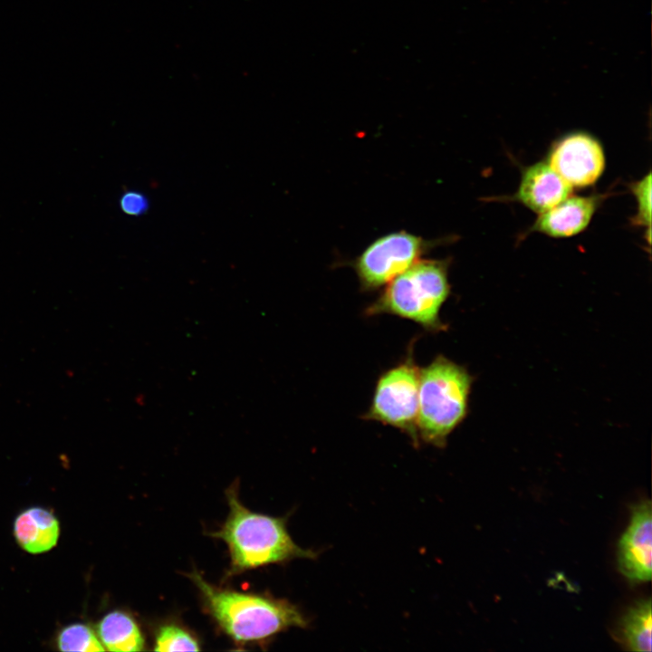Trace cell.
Masks as SVG:
<instances>
[{
  "mask_svg": "<svg viewBox=\"0 0 652 652\" xmlns=\"http://www.w3.org/2000/svg\"><path fill=\"white\" fill-rule=\"evenodd\" d=\"M187 577L197 588L206 612L237 644L263 643L291 628H303L309 624L288 600L221 588L206 581L197 570Z\"/></svg>",
  "mask_w": 652,
  "mask_h": 652,
  "instance_id": "6da1fadb",
  "label": "cell"
},
{
  "mask_svg": "<svg viewBox=\"0 0 652 652\" xmlns=\"http://www.w3.org/2000/svg\"><path fill=\"white\" fill-rule=\"evenodd\" d=\"M229 507L222 526L210 533L227 546V576L293 559H315L312 550L297 545L288 532L286 517L252 512L240 501L237 483L225 491Z\"/></svg>",
  "mask_w": 652,
  "mask_h": 652,
  "instance_id": "7a4b0ae2",
  "label": "cell"
},
{
  "mask_svg": "<svg viewBox=\"0 0 652 652\" xmlns=\"http://www.w3.org/2000/svg\"><path fill=\"white\" fill-rule=\"evenodd\" d=\"M474 377L443 355L419 369L418 439L443 447L465 419Z\"/></svg>",
  "mask_w": 652,
  "mask_h": 652,
  "instance_id": "3957f363",
  "label": "cell"
},
{
  "mask_svg": "<svg viewBox=\"0 0 652 652\" xmlns=\"http://www.w3.org/2000/svg\"><path fill=\"white\" fill-rule=\"evenodd\" d=\"M450 291L448 261L420 259L388 283L365 313L396 315L428 331H442L447 326L441 321L440 311Z\"/></svg>",
  "mask_w": 652,
  "mask_h": 652,
  "instance_id": "277c9868",
  "label": "cell"
},
{
  "mask_svg": "<svg viewBox=\"0 0 652 652\" xmlns=\"http://www.w3.org/2000/svg\"><path fill=\"white\" fill-rule=\"evenodd\" d=\"M418 388L419 368L410 354L379 377L370 406L362 417L399 429L417 446Z\"/></svg>",
  "mask_w": 652,
  "mask_h": 652,
  "instance_id": "5b68a950",
  "label": "cell"
},
{
  "mask_svg": "<svg viewBox=\"0 0 652 652\" xmlns=\"http://www.w3.org/2000/svg\"><path fill=\"white\" fill-rule=\"evenodd\" d=\"M433 246L432 242L405 230L376 238L353 263L360 288L374 291L385 286Z\"/></svg>",
  "mask_w": 652,
  "mask_h": 652,
  "instance_id": "8992f818",
  "label": "cell"
},
{
  "mask_svg": "<svg viewBox=\"0 0 652 652\" xmlns=\"http://www.w3.org/2000/svg\"><path fill=\"white\" fill-rule=\"evenodd\" d=\"M573 187L594 184L605 167V156L598 140L585 133H574L553 148L548 163Z\"/></svg>",
  "mask_w": 652,
  "mask_h": 652,
  "instance_id": "52a82bcc",
  "label": "cell"
},
{
  "mask_svg": "<svg viewBox=\"0 0 652 652\" xmlns=\"http://www.w3.org/2000/svg\"><path fill=\"white\" fill-rule=\"evenodd\" d=\"M618 567L633 582L651 580L652 513L649 501L633 507L630 523L618 544Z\"/></svg>",
  "mask_w": 652,
  "mask_h": 652,
  "instance_id": "ba28073f",
  "label": "cell"
},
{
  "mask_svg": "<svg viewBox=\"0 0 652 652\" xmlns=\"http://www.w3.org/2000/svg\"><path fill=\"white\" fill-rule=\"evenodd\" d=\"M572 187L545 162L528 167L523 173L515 198L539 215L570 196Z\"/></svg>",
  "mask_w": 652,
  "mask_h": 652,
  "instance_id": "9c48e42d",
  "label": "cell"
},
{
  "mask_svg": "<svg viewBox=\"0 0 652 652\" xmlns=\"http://www.w3.org/2000/svg\"><path fill=\"white\" fill-rule=\"evenodd\" d=\"M599 203L596 196H569L552 208L540 214L532 230L552 237L575 235L588 226Z\"/></svg>",
  "mask_w": 652,
  "mask_h": 652,
  "instance_id": "30bf717a",
  "label": "cell"
},
{
  "mask_svg": "<svg viewBox=\"0 0 652 652\" xmlns=\"http://www.w3.org/2000/svg\"><path fill=\"white\" fill-rule=\"evenodd\" d=\"M13 532L15 542L24 551L40 554L51 551L57 544L60 523L51 510L32 506L18 513Z\"/></svg>",
  "mask_w": 652,
  "mask_h": 652,
  "instance_id": "8fae6325",
  "label": "cell"
},
{
  "mask_svg": "<svg viewBox=\"0 0 652 652\" xmlns=\"http://www.w3.org/2000/svg\"><path fill=\"white\" fill-rule=\"evenodd\" d=\"M105 650L142 651L145 638L135 618L126 611L115 609L105 614L95 630Z\"/></svg>",
  "mask_w": 652,
  "mask_h": 652,
  "instance_id": "7c38bea8",
  "label": "cell"
},
{
  "mask_svg": "<svg viewBox=\"0 0 652 652\" xmlns=\"http://www.w3.org/2000/svg\"><path fill=\"white\" fill-rule=\"evenodd\" d=\"M651 617L650 599L638 601L625 615L623 638L632 651H651Z\"/></svg>",
  "mask_w": 652,
  "mask_h": 652,
  "instance_id": "4fadbf2b",
  "label": "cell"
},
{
  "mask_svg": "<svg viewBox=\"0 0 652 652\" xmlns=\"http://www.w3.org/2000/svg\"><path fill=\"white\" fill-rule=\"evenodd\" d=\"M55 643L60 651H104L96 632L87 624L72 623L57 633Z\"/></svg>",
  "mask_w": 652,
  "mask_h": 652,
  "instance_id": "5bb4252c",
  "label": "cell"
},
{
  "mask_svg": "<svg viewBox=\"0 0 652 652\" xmlns=\"http://www.w3.org/2000/svg\"><path fill=\"white\" fill-rule=\"evenodd\" d=\"M156 651H199L197 638L187 628L177 623L160 625L154 635Z\"/></svg>",
  "mask_w": 652,
  "mask_h": 652,
  "instance_id": "9a60e30c",
  "label": "cell"
},
{
  "mask_svg": "<svg viewBox=\"0 0 652 652\" xmlns=\"http://www.w3.org/2000/svg\"><path fill=\"white\" fill-rule=\"evenodd\" d=\"M638 203L636 224L650 227L651 221V174L635 182L631 187Z\"/></svg>",
  "mask_w": 652,
  "mask_h": 652,
  "instance_id": "2e32d148",
  "label": "cell"
},
{
  "mask_svg": "<svg viewBox=\"0 0 652 652\" xmlns=\"http://www.w3.org/2000/svg\"><path fill=\"white\" fill-rule=\"evenodd\" d=\"M120 206L121 210L128 215L140 216L148 210L149 201L143 194L128 191L121 196Z\"/></svg>",
  "mask_w": 652,
  "mask_h": 652,
  "instance_id": "e0dca14e",
  "label": "cell"
},
{
  "mask_svg": "<svg viewBox=\"0 0 652 652\" xmlns=\"http://www.w3.org/2000/svg\"><path fill=\"white\" fill-rule=\"evenodd\" d=\"M134 399L139 406L144 405V402L146 400L145 396L142 394H138Z\"/></svg>",
  "mask_w": 652,
  "mask_h": 652,
  "instance_id": "ac0fdd59",
  "label": "cell"
}]
</instances>
